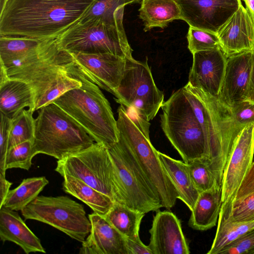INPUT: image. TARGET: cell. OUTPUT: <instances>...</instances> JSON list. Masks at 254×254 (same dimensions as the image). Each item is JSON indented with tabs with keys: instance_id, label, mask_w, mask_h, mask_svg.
I'll return each mask as SVG.
<instances>
[{
	"instance_id": "obj_18",
	"label": "cell",
	"mask_w": 254,
	"mask_h": 254,
	"mask_svg": "<svg viewBox=\"0 0 254 254\" xmlns=\"http://www.w3.org/2000/svg\"><path fill=\"white\" fill-rule=\"evenodd\" d=\"M254 60V51L227 58L219 100L231 107L245 101Z\"/></svg>"
},
{
	"instance_id": "obj_1",
	"label": "cell",
	"mask_w": 254,
	"mask_h": 254,
	"mask_svg": "<svg viewBox=\"0 0 254 254\" xmlns=\"http://www.w3.org/2000/svg\"><path fill=\"white\" fill-rule=\"evenodd\" d=\"M96 0H8L0 12V36L58 38Z\"/></svg>"
},
{
	"instance_id": "obj_20",
	"label": "cell",
	"mask_w": 254,
	"mask_h": 254,
	"mask_svg": "<svg viewBox=\"0 0 254 254\" xmlns=\"http://www.w3.org/2000/svg\"><path fill=\"white\" fill-rule=\"evenodd\" d=\"M88 217L91 229L80 254H128L126 238L104 216L93 212Z\"/></svg>"
},
{
	"instance_id": "obj_31",
	"label": "cell",
	"mask_w": 254,
	"mask_h": 254,
	"mask_svg": "<svg viewBox=\"0 0 254 254\" xmlns=\"http://www.w3.org/2000/svg\"><path fill=\"white\" fill-rule=\"evenodd\" d=\"M134 0H96L79 20H98L106 24H115L124 13L125 6Z\"/></svg>"
},
{
	"instance_id": "obj_30",
	"label": "cell",
	"mask_w": 254,
	"mask_h": 254,
	"mask_svg": "<svg viewBox=\"0 0 254 254\" xmlns=\"http://www.w3.org/2000/svg\"><path fill=\"white\" fill-rule=\"evenodd\" d=\"M48 183L45 177L23 179L18 186L9 191L1 207L21 211L39 196Z\"/></svg>"
},
{
	"instance_id": "obj_32",
	"label": "cell",
	"mask_w": 254,
	"mask_h": 254,
	"mask_svg": "<svg viewBox=\"0 0 254 254\" xmlns=\"http://www.w3.org/2000/svg\"><path fill=\"white\" fill-rule=\"evenodd\" d=\"M254 228V221L240 223L228 220L219 213L216 235L207 254H218L224 247Z\"/></svg>"
},
{
	"instance_id": "obj_7",
	"label": "cell",
	"mask_w": 254,
	"mask_h": 254,
	"mask_svg": "<svg viewBox=\"0 0 254 254\" xmlns=\"http://www.w3.org/2000/svg\"><path fill=\"white\" fill-rule=\"evenodd\" d=\"M118 189L117 201L146 214L163 207L159 196L124 141L108 149Z\"/></svg>"
},
{
	"instance_id": "obj_43",
	"label": "cell",
	"mask_w": 254,
	"mask_h": 254,
	"mask_svg": "<svg viewBox=\"0 0 254 254\" xmlns=\"http://www.w3.org/2000/svg\"><path fill=\"white\" fill-rule=\"evenodd\" d=\"M245 100L254 104V60L251 77L245 101Z\"/></svg>"
},
{
	"instance_id": "obj_28",
	"label": "cell",
	"mask_w": 254,
	"mask_h": 254,
	"mask_svg": "<svg viewBox=\"0 0 254 254\" xmlns=\"http://www.w3.org/2000/svg\"><path fill=\"white\" fill-rule=\"evenodd\" d=\"M46 40L0 36V64L7 67L37 52Z\"/></svg>"
},
{
	"instance_id": "obj_27",
	"label": "cell",
	"mask_w": 254,
	"mask_h": 254,
	"mask_svg": "<svg viewBox=\"0 0 254 254\" xmlns=\"http://www.w3.org/2000/svg\"><path fill=\"white\" fill-rule=\"evenodd\" d=\"M63 178L64 191L82 201L93 212L105 216L113 206L114 201L106 194L77 178L69 176Z\"/></svg>"
},
{
	"instance_id": "obj_35",
	"label": "cell",
	"mask_w": 254,
	"mask_h": 254,
	"mask_svg": "<svg viewBox=\"0 0 254 254\" xmlns=\"http://www.w3.org/2000/svg\"><path fill=\"white\" fill-rule=\"evenodd\" d=\"M188 165L193 182L200 193L217 186L221 187L206 160H195Z\"/></svg>"
},
{
	"instance_id": "obj_24",
	"label": "cell",
	"mask_w": 254,
	"mask_h": 254,
	"mask_svg": "<svg viewBox=\"0 0 254 254\" xmlns=\"http://www.w3.org/2000/svg\"><path fill=\"white\" fill-rule=\"evenodd\" d=\"M220 128L224 139L232 145L240 132L246 126L254 125V104L244 101L233 106L219 101Z\"/></svg>"
},
{
	"instance_id": "obj_25",
	"label": "cell",
	"mask_w": 254,
	"mask_h": 254,
	"mask_svg": "<svg viewBox=\"0 0 254 254\" xmlns=\"http://www.w3.org/2000/svg\"><path fill=\"white\" fill-rule=\"evenodd\" d=\"M222 203L221 187L217 186L200 192L191 211L189 226L200 231L215 226Z\"/></svg>"
},
{
	"instance_id": "obj_5",
	"label": "cell",
	"mask_w": 254,
	"mask_h": 254,
	"mask_svg": "<svg viewBox=\"0 0 254 254\" xmlns=\"http://www.w3.org/2000/svg\"><path fill=\"white\" fill-rule=\"evenodd\" d=\"M38 111L33 140L36 155L44 154L58 160L94 143L84 128L56 104L50 103Z\"/></svg>"
},
{
	"instance_id": "obj_21",
	"label": "cell",
	"mask_w": 254,
	"mask_h": 254,
	"mask_svg": "<svg viewBox=\"0 0 254 254\" xmlns=\"http://www.w3.org/2000/svg\"><path fill=\"white\" fill-rule=\"evenodd\" d=\"M0 238L19 246L26 254L46 253L40 239L28 227L16 211L0 208Z\"/></svg>"
},
{
	"instance_id": "obj_22",
	"label": "cell",
	"mask_w": 254,
	"mask_h": 254,
	"mask_svg": "<svg viewBox=\"0 0 254 254\" xmlns=\"http://www.w3.org/2000/svg\"><path fill=\"white\" fill-rule=\"evenodd\" d=\"M34 93L27 82L10 78L0 82V113L12 119L26 107L34 112Z\"/></svg>"
},
{
	"instance_id": "obj_29",
	"label": "cell",
	"mask_w": 254,
	"mask_h": 254,
	"mask_svg": "<svg viewBox=\"0 0 254 254\" xmlns=\"http://www.w3.org/2000/svg\"><path fill=\"white\" fill-rule=\"evenodd\" d=\"M145 214L121 203L114 202L104 216L125 238L135 240L139 239L140 225Z\"/></svg>"
},
{
	"instance_id": "obj_45",
	"label": "cell",
	"mask_w": 254,
	"mask_h": 254,
	"mask_svg": "<svg viewBox=\"0 0 254 254\" xmlns=\"http://www.w3.org/2000/svg\"><path fill=\"white\" fill-rule=\"evenodd\" d=\"M8 0H0V12H1L4 8Z\"/></svg>"
},
{
	"instance_id": "obj_40",
	"label": "cell",
	"mask_w": 254,
	"mask_h": 254,
	"mask_svg": "<svg viewBox=\"0 0 254 254\" xmlns=\"http://www.w3.org/2000/svg\"><path fill=\"white\" fill-rule=\"evenodd\" d=\"M254 193V162L252 163L235 193L234 200Z\"/></svg>"
},
{
	"instance_id": "obj_12",
	"label": "cell",
	"mask_w": 254,
	"mask_h": 254,
	"mask_svg": "<svg viewBox=\"0 0 254 254\" xmlns=\"http://www.w3.org/2000/svg\"><path fill=\"white\" fill-rule=\"evenodd\" d=\"M183 88L202 127L209 153L211 168L218 183L222 186L224 170L230 152L221 134L214 96L192 86L189 82Z\"/></svg>"
},
{
	"instance_id": "obj_19",
	"label": "cell",
	"mask_w": 254,
	"mask_h": 254,
	"mask_svg": "<svg viewBox=\"0 0 254 254\" xmlns=\"http://www.w3.org/2000/svg\"><path fill=\"white\" fill-rule=\"evenodd\" d=\"M217 35L221 49L227 58L254 51V20L242 4Z\"/></svg>"
},
{
	"instance_id": "obj_36",
	"label": "cell",
	"mask_w": 254,
	"mask_h": 254,
	"mask_svg": "<svg viewBox=\"0 0 254 254\" xmlns=\"http://www.w3.org/2000/svg\"><path fill=\"white\" fill-rule=\"evenodd\" d=\"M36 155L33 141H24L13 146L8 150L5 169L20 168L28 171L32 165V160Z\"/></svg>"
},
{
	"instance_id": "obj_2",
	"label": "cell",
	"mask_w": 254,
	"mask_h": 254,
	"mask_svg": "<svg viewBox=\"0 0 254 254\" xmlns=\"http://www.w3.org/2000/svg\"><path fill=\"white\" fill-rule=\"evenodd\" d=\"M6 69L9 78L25 81L32 87L34 112L82 85V71L72 54L60 47L57 38L46 40L37 52Z\"/></svg>"
},
{
	"instance_id": "obj_34",
	"label": "cell",
	"mask_w": 254,
	"mask_h": 254,
	"mask_svg": "<svg viewBox=\"0 0 254 254\" xmlns=\"http://www.w3.org/2000/svg\"><path fill=\"white\" fill-rule=\"evenodd\" d=\"M220 213L233 222L254 221V193L241 199L223 203Z\"/></svg>"
},
{
	"instance_id": "obj_17",
	"label": "cell",
	"mask_w": 254,
	"mask_h": 254,
	"mask_svg": "<svg viewBox=\"0 0 254 254\" xmlns=\"http://www.w3.org/2000/svg\"><path fill=\"white\" fill-rule=\"evenodd\" d=\"M148 246L153 254H189L179 218L172 212L157 211L149 230Z\"/></svg>"
},
{
	"instance_id": "obj_33",
	"label": "cell",
	"mask_w": 254,
	"mask_h": 254,
	"mask_svg": "<svg viewBox=\"0 0 254 254\" xmlns=\"http://www.w3.org/2000/svg\"><path fill=\"white\" fill-rule=\"evenodd\" d=\"M33 113L34 111L31 109H24L12 119L8 149L24 141H33L35 128Z\"/></svg>"
},
{
	"instance_id": "obj_46",
	"label": "cell",
	"mask_w": 254,
	"mask_h": 254,
	"mask_svg": "<svg viewBox=\"0 0 254 254\" xmlns=\"http://www.w3.org/2000/svg\"><path fill=\"white\" fill-rule=\"evenodd\" d=\"M135 0V2L141 3V1L142 0Z\"/></svg>"
},
{
	"instance_id": "obj_6",
	"label": "cell",
	"mask_w": 254,
	"mask_h": 254,
	"mask_svg": "<svg viewBox=\"0 0 254 254\" xmlns=\"http://www.w3.org/2000/svg\"><path fill=\"white\" fill-rule=\"evenodd\" d=\"M161 108L162 129L183 161L188 164L195 160L203 159L211 167L202 127L183 87L172 93L163 103Z\"/></svg>"
},
{
	"instance_id": "obj_37",
	"label": "cell",
	"mask_w": 254,
	"mask_h": 254,
	"mask_svg": "<svg viewBox=\"0 0 254 254\" xmlns=\"http://www.w3.org/2000/svg\"><path fill=\"white\" fill-rule=\"evenodd\" d=\"M187 38L188 48L192 54L199 51L221 49L216 33L190 26Z\"/></svg>"
},
{
	"instance_id": "obj_38",
	"label": "cell",
	"mask_w": 254,
	"mask_h": 254,
	"mask_svg": "<svg viewBox=\"0 0 254 254\" xmlns=\"http://www.w3.org/2000/svg\"><path fill=\"white\" fill-rule=\"evenodd\" d=\"M218 254H254V228L224 247Z\"/></svg>"
},
{
	"instance_id": "obj_8",
	"label": "cell",
	"mask_w": 254,
	"mask_h": 254,
	"mask_svg": "<svg viewBox=\"0 0 254 254\" xmlns=\"http://www.w3.org/2000/svg\"><path fill=\"white\" fill-rule=\"evenodd\" d=\"M123 17L124 13L113 24L98 20L79 21L61 34L57 41L62 49L70 53H109L126 59L132 58Z\"/></svg>"
},
{
	"instance_id": "obj_13",
	"label": "cell",
	"mask_w": 254,
	"mask_h": 254,
	"mask_svg": "<svg viewBox=\"0 0 254 254\" xmlns=\"http://www.w3.org/2000/svg\"><path fill=\"white\" fill-rule=\"evenodd\" d=\"M254 125L245 127L235 138L228 157L222 181L223 203L233 200L253 163Z\"/></svg>"
},
{
	"instance_id": "obj_15",
	"label": "cell",
	"mask_w": 254,
	"mask_h": 254,
	"mask_svg": "<svg viewBox=\"0 0 254 254\" xmlns=\"http://www.w3.org/2000/svg\"><path fill=\"white\" fill-rule=\"evenodd\" d=\"M77 67L92 82L116 95L126 59L112 54L71 53Z\"/></svg>"
},
{
	"instance_id": "obj_11",
	"label": "cell",
	"mask_w": 254,
	"mask_h": 254,
	"mask_svg": "<svg viewBox=\"0 0 254 254\" xmlns=\"http://www.w3.org/2000/svg\"><path fill=\"white\" fill-rule=\"evenodd\" d=\"M24 218L48 224L82 243L91 222L84 206L66 196H38L21 210Z\"/></svg>"
},
{
	"instance_id": "obj_3",
	"label": "cell",
	"mask_w": 254,
	"mask_h": 254,
	"mask_svg": "<svg viewBox=\"0 0 254 254\" xmlns=\"http://www.w3.org/2000/svg\"><path fill=\"white\" fill-rule=\"evenodd\" d=\"M82 85L55 99L56 104L78 123L94 139L107 149L119 140V131L110 104L99 86L82 72Z\"/></svg>"
},
{
	"instance_id": "obj_16",
	"label": "cell",
	"mask_w": 254,
	"mask_h": 254,
	"mask_svg": "<svg viewBox=\"0 0 254 254\" xmlns=\"http://www.w3.org/2000/svg\"><path fill=\"white\" fill-rule=\"evenodd\" d=\"M188 82L214 97H218L223 79L227 57L221 49L197 52Z\"/></svg>"
},
{
	"instance_id": "obj_9",
	"label": "cell",
	"mask_w": 254,
	"mask_h": 254,
	"mask_svg": "<svg viewBox=\"0 0 254 254\" xmlns=\"http://www.w3.org/2000/svg\"><path fill=\"white\" fill-rule=\"evenodd\" d=\"M118 114L119 138L126 144L156 190L163 207L171 209L175 205L178 193L161 164L157 150L132 121L123 105L118 108Z\"/></svg>"
},
{
	"instance_id": "obj_44",
	"label": "cell",
	"mask_w": 254,
	"mask_h": 254,
	"mask_svg": "<svg viewBox=\"0 0 254 254\" xmlns=\"http://www.w3.org/2000/svg\"><path fill=\"white\" fill-rule=\"evenodd\" d=\"M245 4L246 8L254 20V0H242Z\"/></svg>"
},
{
	"instance_id": "obj_42",
	"label": "cell",
	"mask_w": 254,
	"mask_h": 254,
	"mask_svg": "<svg viewBox=\"0 0 254 254\" xmlns=\"http://www.w3.org/2000/svg\"><path fill=\"white\" fill-rule=\"evenodd\" d=\"M12 183L7 181L5 175L0 173V208L1 207Z\"/></svg>"
},
{
	"instance_id": "obj_26",
	"label": "cell",
	"mask_w": 254,
	"mask_h": 254,
	"mask_svg": "<svg viewBox=\"0 0 254 254\" xmlns=\"http://www.w3.org/2000/svg\"><path fill=\"white\" fill-rule=\"evenodd\" d=\"M139 17L147 32L155 27L164 28L175 20H182L181 11L176 0H142Z\"/></svg>"
},
{
	"instance_id": "obj_14",
	"label": "cell",
	"mask_w": 254,
	"mask_h": 254,
	"mask_svg": "<svg viewBox=\"0 0 254 254\" xmlns=\"http://www.w3.org/2000/svg\"><path fill=\"white\" fill-rule=\"evenodd\" d=\"M190 26L218 32L242 4L241 0H176Z\"/></svg>"
},
{
	"instance_id": "obj_4",
	"label": "cell",
	"mask_w": 254,
	"mask_h": 254,
	"mask_svg": "<svg viewBox=\"0 0 254 254\" xmlns=\"http://www.w3.org/2000/svg\"><path fill=\"white\" fill-rule=\"evenodd\" d=\"M115 101L123 105L135 125L148 138L149 122L157 115L164 102V94L156 85L147 59H126Z\"/></svg>"
},
{
	"instance_id": "obj_10",
	"label": "cell",
	"mask_w": 254,
	"mask_h": 254,
	"mask_svg": "<svg viewBox=\"0 0 254 254\" xmlns=\"http://www.w3.org/2000/svg\"><path fill=\"white\" fill-rule=\"evenodd\" d=\"M55 171L63 177L77 178L117 201L118 189L108 149L97 142L58 160Z\"/></svg>"
},
{
	"instance_id": "obj_39",
	"label": "cell",
	"mask_w": 254,
	"mask_h": 254,
	"mask_svg": "<svg viewBox=\"0 0 254 254\" xmlns=\"http://www.w3.org/2000/svg\"><path fill=\"white\" fill-rule=\"evenodd\" d=\"M12 119L0 113V173L5 175V160L8 149Z\"/></svg>"
},
{
	"instance_id": "obj_41",
	"label": "cell",
	"mask_w": 254,
	"mask_h": 254,
	"mask_svg": "<svg viewBox=\"0 0 254 254\" xmlns=\"http://www.w3.org/2000/svg\"><path fill=\"white\" fill-rule=\"evenodd\" d=\"M128 254H153L148 246L145 245L139 239L133 240L126 238Z\"/></svg>"
},
{
	"instance_id": "obj_23",
	"label": "cell",
	"mask_w": 254,
	"mask_h": 254,
	"mask_svg": "<svg viewBox=\"0 0 254 254\" xmlns=\"http://www.w3.org/2000/svg\"><path fill=\"white\" fill-rule=\"evenodd\" d=\"M157 154L163 168L177 191L178 199L181 200L191 211L200 192L193 182L188 164L158 151Z\"/></svg>"
}]
</instances>
